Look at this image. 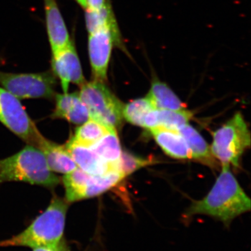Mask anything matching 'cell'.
I'll return each instance as SVG.
<instances>
[{"mask_svg":"<svg viewBox=\"0 0 251 251\" xmlns=\"http://www.w3.org/2000/svg\"><path fill=\"white\" fill-rule=\"evenodd\" d=\"M222 171L210 192L188 208L184 218L202 214L221 221L229 227L238 216L251 210V199L238 183L228 165H223Z\"/></svg>","mask_w":251,"mask_h":251,"instance_id":"cell-1","label":"cell"},{"mask_svg":"<svg viewBox=\"0 0 251 251\" xmlns=\"http://www.w3.org/2000/svg\"><path fill=\"white\" fill-rule=\"evenodd\" d=\"M69 204L65 199L54 196L46 210L22 232L9 239L0 240V248L33 249L63 240Z\"/></svg>","mask_w":251,"mask_h":251,"instance_id":"cell-2","label":"cell"},{"mask_svg":"<svg viewBox=\"0 0 251 251\" xmlns=\"http://www.w3.org/2000/svg\"><path fill=\"white\" fill-rule=\"evenodd\" d=\"M23 181L44 187L59 184V178L50 170L44 153L28 145L19 152L0 160V184Z\"/></svg>","mask_w":251,"mask_h":251,"instance_id":"cell-3","label":"cell"},{"mask_svg":"<svg viewBox=\"0 0 251 251\" xmlns=\"http://www.w3.org/2000/svg\"><path fill=\"white\" fill-rule=\"evenodd\" d=\"M250 146V130L242 113L237 112L214 132L211 150L222 166L239 167V158Z\"/></svg>","mask_w":251,"mask_h":251,"instance_id":"cell-4","label":"cell"},{"mask_svg":"<svg viewBox=\"0 0 251 251\" xmlns=\"http://www.w3.org/2000/svg\"><path fill=\"white\" fill-rule=\"evenodd\" d=\"M81 100L88 108L91 119L109 128L122 125L124 104L112 93L104 82L93 80L86 82L78 92Z\"/></svg>","mask_w":251,"mask_h":251,"instance_id":"cell-5","label":"cell"},{"mask_svg":"<svg viewBox=\"0 0 251 251\" xmlns=\"http://www.w3.org/2000/svg\"><path fill=\"white\" fill-rule=\"evenodd\" d=\"M125 178L120 171H112L97 176L88 174L77 168L63 177L66 201L70 204L97 197L115 187Z\"/></svg>","mask_w":251,"mask_h":251,"instance_id":"cell-6","label":"cell"},{"mask_svg":"<svg viewBox=\"0 0 251 251\" xmlns=\"http://www.w3.org/2000/svg\"><path fill=\"white\" fill-rule=\"evenodd\" d=\"M57 77L52 72L12 74L0 72V85L18 99L52 98Z\"/></svg>","mask_w":251,"mask_h":251,"instance_id":"cell-7","label":"cell"},{"mask_svg":"<svg viewBox=\"0 0 251 251\" xmlns=\"http://www.w3.org/2000/svg\"><path fill=\"white\" fill-rule=\"evenodd\" d=\"M0 122L28 145L36 148L44 138L19 99L2 87H0Z\"/></svg>","mask_w":251,"mask_h":251,"instance_id":"cell-8","label":"cell"},{"mask_svg":"<svg viewBox=\"0 0 251 251\" xmlns=\"http://www.w3.org/2000/svg\"><path fill=\"white\" fill-rule=\"evenodd\" d=\"M121 42L117 24L105 26L89 34V57L94 80L106 81L112 48L121 45Z\"/></svg>","mask_w":251,"mask_h":251,"instance_id":"cell-9","label":"cell"},{"mask_svg":"<svg viewBox=\"0 0 251 251\" xmlns=\"http://www.w3.org/2000/svg\"><path fill=\"white\" fill-rule=\"evenodd\" d=\"M52 72L60 81L64 93H67L70 84L80 87L87 82L73 41L65 47L52 52Z\"/></svg>","mask_w":251,"mask_h":251,"instance_id":"cell-10","label":"cell"},{"mask_svg":"<svg viewBox=\"0 0 251 251\" xmlns=\"http://www.w3.org/2000/svg\"><path fill=\"white\" fill-rule=\"evenodd\" d=\"M46 29L52 52L72 42L64 18L56 0H44Z\"/></svg>","mask_w":251,"mask_h":251,"instance_id":"cell-11","label":"cell"},{"mask_svg":"<svg viewBox=\"0 0 251 251\" xmlns=\"http://www.w3.org/2000/svg\"><path fill=\"white\" fill-rule=\"evenodd\" d=\"M55 109L52 117L70 123L82 125L90 120V112L78 92L55 94Z\"/></svg>","mask_w":251,"mask_h":251,"instance_id":"cell-12","label":"cell"},{"mask_svg":"<svg viewBox=\"0 0 251 251\" xmlns=\"http://www.w3.org/2000/svg\"><path fill=\"white\" fill-rule=\"evenodd\" d=\"M64 146L76 163L77 168L88 174L101 176L110 172L119 171L103 161L91 148L79 146L69 140Z\"/></svg>","mask_w":251,"mask_h":251,"instance_id":"cell-13","label":"cell"},{"mask_svg":"<svg viewBox=\"0 0 251 251\" xmlns=\"http://www.w3.org/2000/svg\"><path fill=\"white\" fill-rule=\"evenodd\" d=\"M37 148L44 153L50 170L52 173L67 175L77 168L64 145H59L43 138Z\"/></svg>","mask_w":251,"mask_h":251,"instance_id":"cell-14","label":"cell"},{"mask_svg":"<svg viewBox=\"0 0 251 251\" xmlns=\"http://www.w3.org/2000/svg\"><path fill=\"white\" fill-rule=\"evenodd\" d=\"M155 141L168 156L178 159L192 158L191 150L178 130L157 127L150 129Z\"/></svg>","mask_w":251,"mask_h":251,"instance_id":"cell-15","label":"cell"},{"mask_svg":"<svg viewBox=\"0 0 251 251\" xmlns=\"http://www.w3.org/2000/svg\"><path fill=\"white\" fill-rule=\"evenodd\" d=\"M192 117V112L186 109L180 110L154 109L145 117L143 127L149 130L161 127L178 130L183 126L187 125Z\"/></svg>","mask_w":251,"mask_h":251,"instance_id":"cell-16","label":"cell"},{"mask_svg":"<svg viewBox=\"0 0 251 251\" xmlns=\"http://www.w3.org/2000/svg\"><path fill=\"white\" fill-rule=\"evenodd\" d=\"M178 131L182 135L185 141L187 143L192 154V158L212 168H216L219 166L215 157L211 152V148L202 138V135L200 134L198 130L195 129L192 126L188 125L187 124L181 127Z\"/></svg>","mask_w":251,"mask_h":251,"instance_id":"cell-17","label":"cell"},{"mask_svg":"<svg viewBox=\"0 0 251 251\" xmlns=\"http://www.w3.org/2000/svg\"><path fill=\"white\" fill-rule=\"evenodd\" d=\"M112 130L116 129L90 119L75 130V134L69 141L79 146L92 148Z\"/></svg>","mask_w":251,"mask_h":251,"instance_id":"cell-18","label":"cell"},{"mask_svg":"<svg viewBox=\"0 0 251 251\" xmlns=\"http://www.w3.org/2000/svg\"><path fill=\"white\" fill-rule=\"evenodd\" d=\"M156 109L180 110L185 109L184 104L164 82L153 79L148 94Z\"/></svg>","mask_w":251,"mask_h":251,"instance_id":"cell-19","label":"cell"},{"mask_svg":"<svg viewBox=\"0 0 251 251\" xmlns=\"http://www.w3.org/2000/svg\"><path fill=\"white\" fill-rule=\"evenodd\" d=\"M103 161L120 171L122 149L117 130H112L91 148Z\"/></svg>","mask_w":251,"mask_h":251,"instance_id":"cell-20","label":"cell"},{"mask_svg":"<svg viewBox=\"0 0 251 251\" xmlns=\"http://www.w3.org/2000/svg\"><path fill=\"white\" fill-rule=\"evenodd\" d=\"M156 109L148 96L145 98L136 99L124 105L123 118L132 125L143 126L144 120L147 115Z\"/></svg>","mask_w":251,"mask_h":251,"instance_id":"cell-21","label":"cell"},{"mask_svg":"<svg viewBox=\"0 0 251 251\" xmlns=\"http://www.w3.org/2000/svg\"><path fill=\"white\" fill-rule=\"evenodd\" d=\"M85 11L86 25L89 34L105 26L117 24L111 6L108 2L104 5L101 9H86Z\"/></svg>","mask_w":251,"mask_h":251,"instance_id":"cell-22","label":"cell"},{"mask_svg":"<svg viewBox=\"0 0 251 251\" xmlns=\"http://www.w3.org/2000/svg\"><path fill=\"white\" fill-rule=\"evenodd\" d=\"M152 162L151 159H146L141 157L135 156L126 151H122L120 163V171L126 177L140 168L150 166Z\"/></svg>","mask_w":251,"mask_h":251,"instance_id":"cell-23","label":"cell"},{"mask_svg":"<svg viewBox=\"0 0 251 251\" xmlns=\"http://www.w3.org/2000/svg\"><path fill=\"white\" fill-rule=\"evenodd\" d=\"M32 251H73L72 248L67 244L65 239L60 241L55 244L44 246L33 249Z\"/></svg>","mask_w":251,"mask_h":251,"instance_id":"cell-24","label":"cell"},{"mask_svg":"<svg viewBox=\"0 0 251 251\" xmlns=\"http://www.w3.org/2000/svg\"><path fill=\"white\" fill-rule=\"evenodd\" d=\"M87 1V9L98 10L106 4V0H86Z\"/></svg>","mask_w":251,"mask_h":251,"instance_id":"cell-25","label":"cell"},{"mask_svg":"<svg viewBox=\"0 0 251 251\" xmlns=\"http://www.w3.org/2000/svg\"><path fill=\"white\" fill-rule=\"evenodd\" d=\"M77 4H79L81 7L83 8L84 9H87V4L86 0H75Z\"/></svg>","mask_w":251,"mask_h":251,"instance_id":"cell-26","label":"cell"}]
</instances>
